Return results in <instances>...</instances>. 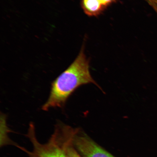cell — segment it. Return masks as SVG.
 Masks as SVG:
<instances>
[{"label":"cell","instance_id":"1","mask_svg":"<svg viewBox=\"0 0 157 157\" xmlns=\"http://www.w3.org/2000/svg\"><path fill=\"white\" fill-rule=\"evenodd\" d=\"M84 48L83 46L72 63L52 82L50 95L42 108L43 110L63 108L68 98L80 86L92 83L101 89L92 77Z\"/></svg>","mask_w":157,"mask_h":157},{"label":"cell","instance_id":"2","mask_svg":"<svg viewBox=\"0 0 157 157\" xmlns=\"http://www.w3.org/2000/svg\"><path fill=\"white\" fill-rule=\"evenodd\" d=\"M78 129H74L59 122L56 125L54 132L48 142L41 144L37 140L35 134L34 125H29L27 137L33 145L32 152L26 151L30 157H67V150L73 142L74 137Z\"/></svg>","mask_w":157,"mask_h":157},{"label":"cell","instance_id":"3","mask_svg":"<svg viewBox=\"0 0 157 157\" xmlns=\"http://www.w3.org/2000/svg\"><path fill=\"white\" fill-rule=\"evenodd\" d=\"M78 130L73 143L84 157H115L86 135H79Z\"/></svg>","mask_w":157,"mask_h":157},{"label":"cell","instance_id":"4","mask_svg":"<svg viewBox=\"0 0 157 157\" xmlns=\"http://www.w3.org/2000/svg\"><path fill=\"white\" fill-rule=\"evenodd\" d=\"M117 0H82L81 6L86 13L90 17L97 16Z\"/></svg>","mask_w":157,"mask_h":157},{"label":"cell","instance_id":"5","mask_svg":"<svg viewBox=\"0 0 157 157\" xmlns=\"http://www.w3.org/2000/svg\"><path fill=\"white\" fill-rule=\"evenodd\" d=\"M72 143H71L68 147L67 150V157H81L78 154L77 152L72 147Z\"/></svg>","mask_w":157,"mask_h":157},{"label":"cell","instance_id":"6","mask_svg":"<svg viewBox=\"0 0 157 157\" xmlns=\"http://www.w3.org/2000/svg\"><path fill=\"white\" fill-rule=\"evenodd\" d=\"M157 13V0H146Z\"/></svg>","mask_w":157,"mask_h":157}]
</instances>
